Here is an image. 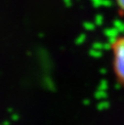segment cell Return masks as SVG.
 Here are the masks:
<instances>
[{
  "label": "cell",
  "instance_id": "cell-1",
  "mask_svg": "<svg viewBox=\"0 0 124 125\" xmlns=\"http://www.w3.org/2000/svg\"><path fill=\"white\" fill-rule=\"evenodd\" d=\"M109 53L114 79L124 88V33L117 34L111 39Z\"/></svg>",
  "mask_w": 124,
  "mask_h": 125
},
{
  "label": "cell",
  "instance_id": "cell-2",
  "mask_svg": "<svg viewBox=\"0 0 124 125\" xmlns=\"http://www.w3.org/2000/svg\"><path fill=\"white\" fill-rule=\"evenodd\" d=\"M118 13L124 17V0H113Z\"/></svg>",
  "mask_w": 124,
  "mask_h": 125
}]
</instances>
